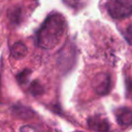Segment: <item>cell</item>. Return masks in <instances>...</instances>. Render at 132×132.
<instances>
[{"label":"cell","instance_id":"52a82bcc","mask_svg":"<svg viewBox=\"0 0 132 132\" xmlns=\"http://www.w3.org/2000/svg\"><path fill=\"white\" fill-rule=\"evenodd\" d=\"M13 113L21 119H30L34 115L33 111L30 109L23 106H16L13 108Z\"/></svg>","mask_w":132,"mask_h":132},{"label":"cell","instance_id":"8992f818","mask_svg":"<svg viewBox=\"0 0 132 132\" xmlns=\"http://www.w3.org/2000/svg\"><path fill=\"white\" fill-rule=\"evenodd\" d=\"M27 53V47L22 42H16L13 44L11 48V54L16 60L24 58Z\"/></svg>","mask_w":132,"mask_h":132},{"label":"cell","instance_id":"30bf717a","mask_svg":"<svg viewBox=\"0 0 132 132\" xmlns=\"http://www.w3.org/2000/svg\"><path fill=\"white\" fill-rule=\"evenodd\" d=\"M20 9L19 8H15L9 14V18L11 19V21L13 23H18L19 19H20Z\"/></svg>","mask_w":132,"mask_h":132},{"label":"cell","instance_id":"3957f363","mask_svg":"<svg viewBox=\"0 0 132 132\" xmlns=\"http://www.w3.org/2000/svg\"><path fill=\"white\" fill-rule=\"evenodd\" d=\"M111 86V80L109 74L99 73L92 81V87L95 92L99 95H106L110 92Z\"/></svg>","mask_w":132,"mask_h":132},{"label":"cell","instance_id":"9c48e42d","mask_svg":"<svg viewBox=\"0 0 132 132\" xmlns=\"http://www.w3.org/2000/svg\"><path fill=\"white\" fill-rule=\"evenodd\" d=\"M30 73H31V72L29 70H24L22 72H20L17 75V81H19V83L24 84V83L27 82L30 77Z\"/></svg>","mask_w":132,"mask_h":132},{"label":"cell","instance_id":"277c9868","mask_svg":"<svg viewBox=\"0 0 132 132\" xmlns=\"http://www.w3.org/2000/svg\"><path fill=\"white\" fill-rule=\"evenodd\" d=\"M89 127L92 130H97V131H106L110 129V125L106 119L101 117V116H94L90 117L88 119Z\"/></svg>","mask_w":132,"mask_h":132},{"label":"cell","instance_id":"8fae6325","mask_svg":"<svg viewBox=\"0 0 132 132\" xmlns=\"http://www.w3.org/2000/svg\"><path fill=\"white\" fill-rule=\"evenodd\" d=\"M20 130L21 131H34V130H35V128H31V127H28V126H24V127H23V128H20Z\"/></svg>","mask_w":132,"mask_h":132},{"label":"cell","instance_id":"5b68a950","mask_svg":"<svg viewBox=\"0 0 132 132\" xmlns=\"http://www.w3.org/2000/svg\"><path fill=\"white\" fill-rule=\"evenodd\" d=\"M118 123L121 127H128L132 124V110L128 108H121L116 113Z\"/></svg>","mask_w":132,"mask_h":132},{"label":"cell","instance_id":"ba28073f","mask_svg":"<svg viewBox=\"0 0 132 132\" xmlns=\"http://www.w3.org/2000/svg\"><path fill=\"white\" fill-rule=\"evenodd\" d=\"M30 92L33 95H40L44 92V88L41 86V84L38 81H34L30 86Z\"/></svg>","mask_w":132,"mask_h":132},{"label":"cell","instance_id":"7a4b0ae2","mask_svg":"<svg viewBox=\"0 0 132 132\" xmlns=\"http://www.w3.org/2000/svg\"><path fill=\"white\" fill-rule=\"evenodd\" d=\"M106 9L112 18H126L132 15V0H108Z\"/></svg>","mask_w":132,"mask_h":132},{"label":"cell","instance_id":"6da1fadb","mask_svg":"<svg viewBox=\"0 0 132 132\" xmlns=\"http://www.w3.org/2000/svg\"><path fill=\"white\" fill-rule=\"evenodd\" d=\"M66 29L63 15L53 13L48 15L37 33V44L44 49H52L60 44Z\"/></svg>","mask_w":132,"mask_h":132}]
</instances>
